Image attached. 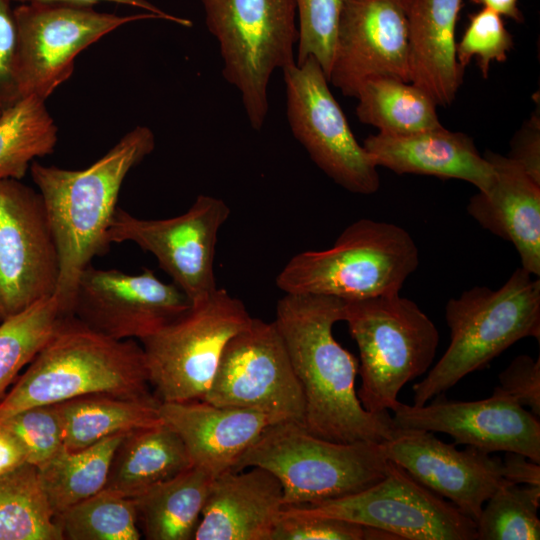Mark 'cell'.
<instances>
[{
	"label": "cell",
	"instance_id": "cell-36",
	"mask_svg": "<svg viewBox=\"0 0 540 540\" xmlns=\"http://www.w3.org/2000/svg\"><path fill=\"white\" fill-rule=\"evenodd\" d=\"M0 424L20 443L27 463L36 468L65 448L62 421L56 404L22 410Z\"/></svg>",
	"mask_w": 540,
	"mask_h": 540
},
{
	"label": "cell",
	"instance_id": "cell-26",
	"mask_svg": "<svg viewBox=\"0 0 540 540\" xmlns=\"http://www.w3.org/2000/svg\"><path fill=\"white\" fill-rule=\"evenodd\" d=\"M214 478L191 466L132 498L140 532L148 540H191Z\"/></svg>",
	"mask_w": 540,
	"mask_h": 540
},
{
	"label": "cell",
	"instance_id": "cell-33",
	"mask_svg": "<svg viewBox=\"0 0 540 540\" xmlns=\"http://www.w3.org/2000/svg\"><path fill=\"white\" fill-rule=\"evenodd\" d=\"M63 539L138 540V527L132 498L103 489L71 506L59 517Z\"/></svg>",
	"mask_w": 540,
	"mask_h": 540
},
{
	"label": "cell",
	"instance_id": "cell-9",
	"mask_svg": "<svg viewBox=\"0 0 540 540\" xmlns=\"http://www.w3.org/2000/svg\"><path fill=\"white\" fill-rule=\"evenodd\" d=\"M251 318L240 299L217 288L180 317L142 338L155 397L160 402L203 400L227 342Z\"/></svg>",
	"mask_w": 540,
	"mask_h": 540
},
{
	"label": "cell",
	"instance_id": "cell-28",
	"mask_svg": "<svg viewBox=\"0 0 540 540\" xmlns=\"http://www.w3.org/2000/svg\"><path fill=\"white\" fill-rule=\"evenodd\" d=\"M356 115L378 133L407 135L441 127L436 103L411 82L394 77H372L359 86Z\"/></svg>",
	"mask_w": 540,
	"mask_h": 540
},
{
	"label": "cell",
	"instance_id": "cell-46",
	"mask_svg": "<svg viewBox=\"0 0 540 540\" xmlns=\"http://www.w3.org/2000/svg\"><path fill=\"white\" fill-rule=\"evenodd\" d=\"M0 113H1V111H0Z\"/></svg>",
	"mask_w": 540,
	"mask_h": 540
},
{
	"label": "cell",
	"instance_id": "cell-43",
	"mask_svg": "<svg viewBox=\"0 0 540 540\" xmlns=\"http://www.w3.org/2000/svg\"><path fill=\"white\" fill-rule=\"evenodd\" d=\"M10 3L17 2L19 4H32V3H60V4H72V5H85L95 6L100 3H113L119 5H126L133 8L140 9L144 12L157 15L160 19L173 22L183 27H191L192 22L187 18L175 16L160 9L153 3L147 0H8Z\"/></svg>",
	"mask_w": 540,
	"mask_h": 540
},
{
	"label": "cell",
	"instance_id": "cell-38",
	"mask_svg": "<svg viewBox=\"0 0 540 540\" xmlns=\"http://www.w3.org/2000/svg\"><path fill=\"white\" fill-rule=\"evenodd\" d=\"M512 47L513 37L502 16L482 7L469 15L467 28L456 45V56L463 68L476 57L482 76L487 78L491 63L506 61Z\"/></svg>",
	"mask_w": 540,
	"mask_h": 540
},
{
	"label": "cell",
	"instance_id": "cell-7",
	"mask_svg": "<svg viewBox=\"0 0 540 540\" xmlns=\"http://www.w3.org/2000/svg\"><path fill=\"white\" fill-rule=\"evenodd\" d=\"M343 321L359 350L360 403L372 413L392 410L403 386L432 365L440 339L435 324L400 293L345 301Z\"/></svg>",
	"mask_w": 540,
	"mask_h": 540
},
{
	"label": "cell",
	"instance_id": "cell-24",
	"mask_svg": "<svg viewBox=\"0 0 540 540\" xmlns=\"http://www.w3.org/2000/svg\"><path fill=\"white\" fill-rule=\"evenodd\" d=\"M462 7V0H408L409 79L436 105L451 104L463 82L455 37Z\"/></svg>",
	"mask_w": 540,
	"mask_h": 540
},
{
	"label": "cell",
	"instance_id": "cell-45",
	"mask_svg": "<svg viewBox=\"0 0 540 540\" xmlns=\"http://www.w3.org/2000/svg\"><path fill=\"white\" fill-rule=\"evenodd\" d=\"M481 5L483 8L491 9L502 17H508L520 23L524 20L523 15L518 8V0H470Z\"/></svg>",
	"mask_w": 540,
	"mask_h": 540
},
{
	"label": "cell",
	"instance_id": "cell-44",
	"mask_svg": "<svg viewBox=\"0 0 540 540\" xmlns=\"http://www.w3.org/2000/svg\"><path fill=\"white\" fill-rule=\"evenodd\" d=\"M26 462L20 443L0 424V475L9 473Z\"/></svg>",
	"mask_w": 540,
	"mask_h": 540
},
{
	"label": "cell",
	"instance_id": "cell-21",
	"mask_svg": "<svg viewBox=\"0 0 540 540\" xmlns=\"http://www.w3.org/2000/svg\"><path fill=\"white\" fill-rule=\"evenodd\" d=\"M226 471L214 478L194 540H271L283 489L262 467Z\"/></svg>",
	"mask_w": 540,
	"mask_h": 540
},
{
	"label": "cell",
	"instance_id": "cell-3",
	"mask_svg": "<svg viewBox=\"0 0 540 540\" xmlns=\"http://www.w3.org/2000/svg\"><path fill=\"white\" fill-rule=\"evenodd\" d=\"M91 394L155 396L141 345L132 339L107 337L73 315H65L11 391L0 400V422L31 407Z\"/></svg>",
	"mask_w": 540,
	"mask_h": 540
},
{
	"label": "cell",
	"instance_id": "cell-40",
	"mask_svg": "<svg viewBox=\"0 0 540 540\" xmlns=\"http://www.w3.org/2000/svg\"><path fill=\"white\" fill-rule=\"evenodd\" d=\"M17 31L8 0H0V111L10 107L21 97L17 70Z\"/></svg>",
	"mask_w": 540,
	"mask_h": 540
},
{
	"label": "cell",
	"instance_id": "cell-16",
	"mask_svg": "<svg viewBox=\"0 0 540 540\" xmlns=\"http://www.w3.org/2000/svg\"><path fill=\"white\" fill-rule=\"evenodd\" d=\"M191 306L174 284L150 269L127 274L89 265L76 286L71 315L107 337L142 338L184 314Z\"/></svg>",
	"mask_w": 540,
	"mask_h": 540
},
{
	"label": "cell",
	"instance_id": "cell-22",
	"mask_svg": "<svg viewBox=\"0 0 540 540\" xmlns=\"http://www.w3.org/2000/svg\"><path fill=\"white\" fill-rule=\"evenodd\" d=\"M484 156L493 179L470 198L467 211L484 229L511 242L521 267L540 277V183L508 156L491 151Z\"/></svg>",
	"mask_w": 540,
	"mask_h": 540
},
{
	"label": "cell",
	"instance_id": "cell-23",
	"mask_svg": "<svg viewBox=\"0 0 540 540\" xmlns=\"http://www.w3.org/2000/svg\"><path fill=\"white\" fill-rule=\"evenodd\" d=\"M363 147L376 167L396 174H420L452 178L484 191L494 175L490 162L481 156L473 140L443 126L407 135H370Z\"/></svg>",
	"mask_w": 540,
	"mask_h": 540
},
{
	"label": "cell",
	"instance_id": "cell-8",
	"mask_svg": "<svg viewBox=\"0 0 540 540\" xmlns=\"http://www.w3.org/2000/svg\"><path fill=\"white\" fill-rule=\"evenodd\" d=\"M226 81L240 93L251 127L266 120L273 73L295 62V0H201Z\"/></svg>",
	"mask_w": 540,
	"mask_h": 540
},
{
	"label": "cell",
	"instance_id": "cell-17",
	"mask_svg": "<svg viewBox=\"0 0 540 540\" xmlns=\"http://www.w3.org/2000/svg\"><path fill=\"white\" fill-rule=\"evenodd\" d=\"M430 404L400 401L392 409L397 430H421L450 435L465 444L492 453L515 452L540 463V422L498 386L488 398L452 401L443 394Z\"/></svg>",
	"mask_w": 540,
	"mask_h": 540
},
{
	"label": "cell",
	"instance_id": "cell-42",
	"mask_svg": "<svg viewBox=\"0 0 540 540\" xmlns=\"http://www.w3.org/2000/svg\"><path fill=\"white\" fill-rule=\"evenodd\" d=\"M502 463L504 478L508 482L540 488V463L515 452H506Z\"/></svg>",
	"mask_w": 540,
	"mask_h": 540
},
{
	"label": "cell",
	"instance_id": "cell-10",
	"mask_svg": "<svg viewBox=\"0 0 540 540\" xmlns=\"http://www.w3.org/2000/svg\"><path fill=\"white\" fill-rule=\"evenodd\" d=\"M13 14L21 95L45 101L71 77L75 58L83 50L127 23L160 19L144 11L117 15L94 6L60 3L19 4Z\"/></svg>",
	"mask_w": 540,
	"mask_h": 540
},
{
	"label": "cell",
	"instance_id": "cell-15",
	"mask_svg": "<svg viewBox=\"0 0 540 540\" xmlns=\"http://www.w3.org/2000/svg\"><path fill=\"white\" fill-rule=\"evenodd\" d=\"M59 255L38 190L0 180V321L55 294Z\"/></svg>",
	"mask_w": 540,
	"mask_h": 540
},
{
	"label": "cell",
	"instance_id": "cell-5",
	"mask_svg": "<svg viewBox=\"0 0 540 540\" xmlns=\"http://www.w3.org/2000/svg\"><path fill=\"white\" fill-rule=\"evenodd\" d=\"M418 264V248L404 228L360 219L346 227L330 248L294 255L276 285L285 294L363 300L400 293Z\"/></svg>",
	"mask_w": 540,
	"mask_h": 540
},
{
	"label": "cell",
	"instance_id": "cell-12",
	"mask_svg": "<svg viewBox=\"0 0 540 540\" xmlns=\"http://www.w3.org/2000/svg\"><path fill=\"white\" fill-rule=\"evenodd\" d=\"M203 401L303 425L304 395L274 322L252 317L227 342Z\"/></svg>",
	"mask_w": 540,
	"mask_h": 540
},
{
	"label": "cell",
	"instance_id": "cell-20",
	"mask_svg": "<svg viewBox=\"0 0 540 540\" xmlns=\"http://www.w3.org/2000/svg\"><path fill=\"white\" fill-rule=\"evenodd\" d=\"M159 412L181 438L192 465L213 478L232 470L261 432L277 422L261 412L203 400L161 402Z\"/></svg>",
	"mask_w": 540,
	"mask_h": 540
},
{
	"label": "cell",
	"instance_id": "cell-14",
	"mask_svg": "<svg viewBox=\"0 0 540 540\" xmlns=\"http://www.w3.org/2000/svg\"><path fill=\"white\" fill-rule=\"evenodd\" d=\"M230 208L220 198L199 195L191 207L167 219H143L117 207L108 229L110 244L132 242L151 253L191 304L216 289L214 261L220 228Z\"/></svg>",
	"mask_w": 540,
	"mask_h": 540
},
{
	"label": "cell",
	"instance_id": "cell-41",
	"mask_svg": "<svg viewBox=\"0 0 540 540\" xmlns=\"http://www.w3.org/2000/svg\"><path fill=\"white\" fill-rule=\"evenodd\" d=\"M540 117L533 114L511 141L508 157L517 162L537 183H540Z\"/></svg>",
	"mask_w": 540,
	"mask_h": 540
},
{
	"label": "cell",
	"instance_id": "cell-25",
	"mask_svg": "<svg viewBox=\"0 0 540 540\" xmlns=\"http://www.w3.org/2000/svg\"><path fill=\"white\" fill-rule=\"evenodd\" d=\"M191 466L181 438L162 421L125 435L113 455L105 489L134 498Z\"/></svg>",
	"mask_w": 540,
	"mask_h": 540
},
{
	"label": "cell",
	"instance_id": "cell-37",
	"mask_svg": "<svg viewBox=\"0 0 540 540\" xmlns=\"http://www.w3.org/2000/svg\"><path fill=\"white\" fill-rule=\"evenodd\" d=\"M398 540L384 530L284 506L271 540Z\"/></svg>",
	"mask_w": 540,
	"mask_h": 540
},
{
	"label": "cell",
	"instance_id": "cell-11",
	"mask_svg": "<svg viewBox=\"0 0 540 540\" xmlns=\"http://www.w3.org/2000/svg\"><path fill=\"white\" fill-rule=\"evenodd\" d=\"M282 73L289 127L311 160L344 189L375 193L380 186L377 167L356 140L319 63L309 57Z\"/></svg>",
	"mask_w": 540,
	"mask_h": 540
},
{
	"label": "cell",
	"instance_id": "cell-1",
	"mask_svg": "<svg viewBox=\"0 0 540 540\" xmlns=\"http://www.w3.org/2000/svg\"><path fill=\"white\" fill-rule=\"evenodd\" d=\"M344 308L345 301L334 296L285 294L273 322L302 388L305 429L334 442L383 443L398 431L392 417L363 408L355 389L359 361L333 336Z\"/></svg>",
	"mask_w": 540,
	"mask_h": 540
},
{
	"label": "cell",
	"instance_id": "cell-18",
	"mask_svg": "<svg viewBox=\"0 0 540 540\" xmlns=\"http://www.w3.org/2000/svg\"><path fill=\"white\" fill-rule=\"evenodd\" d=\"M408 0H344L329 82L355 97L372 77L410 82Z\"/></svg>",
	"mask_w": 540,
	"mask_h": 540
},
{
	"label": "cell",
	"instance_id": "cell-34",
	"mask_svg": "<svg viewBox=\"0 0 540 540\" xmlns=\"http://www.w3.org/2000/svg\"><path fill=\"white\" fill-rule=\"evenodd\" d=\"M540 488L506 484L484 504L476 520V540H538Z\"/></svg>",
	"mask_w": 540,
	"mask_h": 540
},
{
	"label": "cell",
	"instance_id": "cell-35",
	"mask_svg": "<svg viewBox=\"0 0 540 540\" xmlns=\"http://www.w3.org/2000/svg\"><path fill=\"white\" fill-rule=\"evenodd\" d=\"M344 0H295L298 41L295 62L313 57L328 81Z\"/></svg>",
	"mask_w": 540,
	"mask_h": 540
},
{
	"label": "cell",
	"instance_id": "cell-19",
	"mask_svg": "<svg viewBox=\"0 0 540 540\" xmlns=\"http://www.w3.org/2000/svg\"><path fill=\"white\" fill-rule=\"evenodd\" d=\"M382 444L388 460L475 522L485 502L500 487L512 484L504 478L499 457L469 445L458 450L433 432L398 430Z\"/></svg>",
	"mask_w": 540,
	"mask_h": 540
},
{
	"label": "cell",
	"instance_id": "cell-27",
	"mask_svg": "<svg viewBox=\"0 0 540 540\" xmlns=\"http://www.w3.org/2000/svg\"><path fill=\"white\" fill-rule=\"evenodd\" d=\"M155 397L128 398L91 394L56 404L62 421L64 447L74 451L106 437L162 422Z\"/></svg>",
	"mask_w": 540,
	"mask_h": 540
},
{
	"label": "cell",
	"instance_id": "cell-29",
	"mask_svg": "<svg viewBox=\"0 0 540 540\" xmlns=\"http://www.w3.org/2000/svg\"><path fill=\"white\" fill-rule=\"evenodd\" d=\"M126 434L106 437L79 450L64 448L37 467L41 487L57 517L105 488L113 455Z\"/></svg>",
	"mask_w": 540,
	"mask_h": 540
},
{
	"label": "cell",
	"instance_id": "cell-31",
	"mask_svg": "<svg viewBox=\"0 0 540 540\" xmlns=\"http://www.w3.org/2000/svg\"><path fill=\"white\" fill-rule=\"evenodd\" d=\"M0 540H63L37 468L27 462L0 475Z\"/></svg>",
	"mask_w": 540,
	"mask_h": 540
},
{
	"label": "cell",
	"instance_id": "cell-32",
	"mask_svg": "<svg viewBox=\"0 0 540 540\" xmlns=\"http://www.w3.org/2000/svg\"><path fill=\"white\" fill-rule=\"evenodd\" d=\"M63 316L54 294L1 320L0 395L48 342Z\"/></svg>",
	"mask_w": 540,
	"mask_h": 540
},
{
	"label": "cell",
	"instance_id": "cell-30",
	"mask_svg": "<svg viewBox=\"0 0 540 540\" xmlns=\"http://www.w3.org/2000/svg\"><path fill=\"white\" fill-rule=\"evenodd\" d=\"M58 128L45 100L21 97L0 113V180H21L32 162L53 153Z\"/></svg>",
	"mask_w": 540,
	"mask_h": 540
},
{
	"label": "cell",
	"instance_id": "cell-2",
	"mask_svg": "<svg viewBox=\"0 0 540 540\" xmlns=\"http://www.w3.org/2000/svg\"><path fill=\"white\" fill-rule=\"evenodd\" d=\"M154 148V133L139 125L85 169L32 162L31 177L44 201L58 249L60 272L55 295L64 315H71L83 271L94 257L109 250L107 233L126 176Z\"/></svg>",
	"mask_w": 540,
	"mask_h": 540
},
{
	"label": "cell",
	"instance_id": "cell-13",
	"mask_svg": "<svg viewBox=\"0 0 540 540\" xmlns=\"http://www.w3.org/2000/svg\"><path fill=\"white\" fill-rule=\"evenodd\" d=\"M299 511L384 530L398 540H476V523L388 460L382 479L354 494Z\"/></svg>",
	"mask_w": 540,
	"mask_h": 540
},
{
	"label": "cell",
	"instance_id": "cell-39",
	"mask_svg": "<svg viewBox=\"0 0 540 540\" xmlns=\"http://www.w3.org/2000/svg\"><path fill=\"white\" fill-rule=\"evenodd\" d=\"M498 387L536 417L540 416V359L523 354L499 374Z\"/></svg>",
	"mask_w": 540,
	"mask_h": 540
},
{
	"label": "cell",
	"instance_id": "cell-6",
	"mask_svg": "<svg viewBox=\"0 0 540 540\" xmlns=\"http://www.w3.org/2000/svg\"><path fill=\"white\" fill-rule=\"evenodd\" d=\"M388 459L383 444L319 438L294 421L268 425L232 471L262 467L283 489L284 506H310L348 496L382 479Z\"/></svg>",
	"mask_w": 540,
	"mask_h": 540
},
{
	"label": "cell",
	"instance_id": "cell-4",
	"mask_svg": "<svg viewBox=\"0 0 540 540\" xmlns=\"http://www.w3.org/2000/svg\"><path fill=\"white\" fill-rule=\"evenodd\" d=\"M450 344L423 380L413 386L422 406L483 369L520 339L540 340V279L517 268L497 290L474 286L445 306Z\"/></svg>",
	"mask_w": 540,
	"mask_h": 540
}]
</instances>
